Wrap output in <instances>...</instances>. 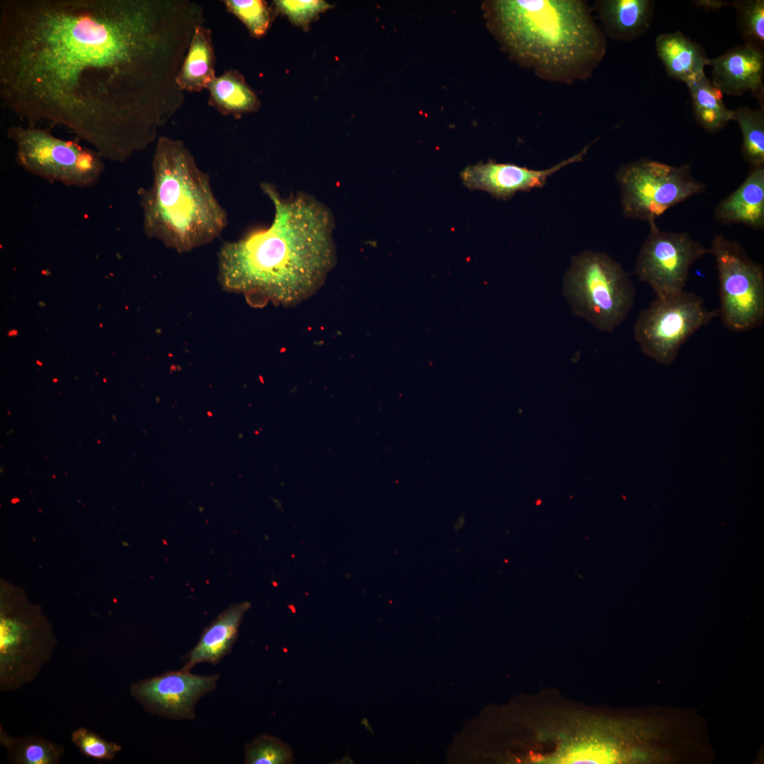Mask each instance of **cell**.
<instances>
[{"mask_svg":"<svg viewBox=\"0 0 764 764\" xmlns=\"http://www.w3.org/2000/svg\"><path fill=\"white\" fill-rule=\"evenodd\" d=\"M195 25L184 2L1 0V105L125 162L178 107L175 69Z\"/></svg>","mask_w":764,"mask_h":764,"instance_id":"1","label":"cell"},{"mask_svg":"<svg viewBox=\"0 0 764 764\" xmlns=\"http://www.w3.org/2000/svg\"><path fill=\"white\" fill-rule=\"evenodd\" d=\"M261 188L273 204L272 222L221 245L219 281L231 292L296 305L322 286L335 264L333 216L312 196L282 197L267 183Z\"/></svg>","mask_w":764,"mask_h":764,"instance_id":"2","label":"cell"},{"mask_svg":"<svg viewBox=\"0 0 764 764\" xmlns=\"http://www.w3.org/2000/svg\"><path fill=\"white\" fill-rule=\"evenodd\" d=\"M485 9L510 58L543 81H586L606 55V36L586 1L497 0Z\"/></svg>","mask_w":764,"mask_h":764,"instance_id":"3","label":"cell"},{"mask_svg":"<svg viewBox=\"0 0 764 764\" xmlns=\"http://www.w3.org/2000/svg\"><path fill=\"white\" fill-rule=\"evenodd\" d=\"M151 168V185L137 191L145 236L178 253L217 238L228 225L227 212L184 143L158 137Z\"/></svg>","mask_w":764,"mask_h":764,"instance_id":"4","label":"cell"},{"mask_svg":"<svg viewBox=\"0 0 764 764\" xmlns=\"http://www.w3.org/2000/svg\"><path fill=\"white\" fill-rule=\"evenodd\" d=\"M562 294L577 316L610 332L630 314L635 289L628 273L608 255L584 250L566 271Z\"/></svg>","mask_w":764,"mask_h":764,"instance_id":"5","label":"cell"},{"mask_svg":"<svg viewBox=\"0 0 764 764\" xmlns=\"http://www.w3.org/2000/svg\"><path fill=\"white\" fill-rule=\"evenodd\" d=\"M6 135L15 146L16 163L50 183L88 187L96 184L105 170V159L96 151L57 137L49 128L13 125Z\"/></svg>","mask_w":764,"mask_h":764,"instance_id":"6","label":"cell"},{"mask_svg":"<svg viewBox=\"0 0 764 764\" xmlns=\"http://www.w3.org/2000/svg\"><path fill=\"white\" fill-rule=\"evenodd\" d=\"M615 178L623 215L648 223L706 189L689 163L674 166L643 158L621 166Z\"/></svg>","mask_w":764,"mask_h":764,"instance_id":"7","label":"cell"},{"mask_svg":"<svg viewBox=\"0 0 764 764\" xmlns=\"http://www.w3.org/2000/svg\"><path fill=\"white\" fill-rule=\"evenodd\" d=\"M719 285V317L734 332H746L764 322V270L736 241L716 234L709 248Z\"/></svg>","mask_w":764,"mask_h":764,"instance_id":"8","label":"cell"},{"mask_svg":"<svg viewBox=\"0 0 764 764\" xmlns=\"http://www.w3.org/2000/svg\"><path fill=\"white\" fill-rule=\"evenodd\" d=\"M719 317L702 297L685 290L656 298L642 310L634 326L641 351L658 363L671 364L681 347L695 332Z\"/></svg>","mask_w":764,"mask_h":764,"instance_id":"9","label":"cell"},{"mask_svg":"<svg viewBox=\"0 0 764 764\" xmlns=\"http://www.w3.org/2000/svg\"><path fill=\"white\" fill-rule=\"evenodd\" d=\"M55 645L48 624L32 608L2 604L0 615V690L32 683L51 659Z\"/></svg>","mask_w":764,"mask_h":764,"instance_id":"10","label":"cell"},{"mask_svg":"<svg viewBox=\"0 0 764 764\" xmlns=\"http://www.w3.org/2000/svg\"><path fill=\"white\" fill-rule=\"evenodd\" d=\"M649 224L635 273L639 281L651 286L656 298L678 294L685 290L692 265L710 250L687 232L663 231L656 221Z\"/></svg>","mask_w":764,"mask_h":764,"instance_id":"11","label":"cell"},{"mask_svg":"<svg viewBox=\"0 0 764 764\" xmlns=\"http://www.w3.org/2000/svg\"><path fill=\"white\" fill-rule=\"evenodd\" d=\"M218 675L198 676L190 671H167L133 683L132 697L143 707L160 717L193 719L197 701L216 686Z\"/></svg>","mask_w":764,"mask_h":764,"instance_id":"12","label":"cell"},{"mask_svg":"<svg viewBox=\"0 0 764 764\" xmlns=\"http://www.w3.org/2000/svg\"><path fill=\"white\" fill-rule=\"evenodd\" d=\"M590 146L545 170L489 161L465 168L461 173V178L463 185L470 190L485 191L497 199L507 200L518 192L543 187L556 172L581 161Z\"/></svg>","mask_w":764,"mask_h":764,"instance_id":"13","label":"cell"},{"mask_svg":"<svg viewBox=\"0 0 764 764\" xmlns=\"http://www.w3.org/2000/svg\"><path fill=\"white\" fill-rule=\"evenodd\" d=\"M712 83L723 93L738 96L751 91L763 102L764 54L745 45L710 59Z\"/></svg>","mask_w":764,"mask_h":764,"instance_id":"14","label":"cell"},{"mask_svg":"<svg viewBox=\"0 0 764 764\" xmlns=\"http://www.w3.org/2000/svg\"><path fill=\"white\" fill-rule=\"evenodd\" d=\"M654 6V3L650 0H596L593 8L605 36L629 42L648 30Z\"/></svg>","mask_w":764,"mask_h":764,"instance_id":"15","label":"cell"},{"mask_svg":"<svg viewBox=\"0 0 764 764\" xmlns=\"http://www.w3.org/2000/svg\"><path fill=\"white\" fill-rule=\"evenodd\" d=\"M714 217L723 225L741 224L764 228V166L751 168L743 182L716 207Z\"/></svg>","mask_w":764,"mask_h":764,"instance_id":"16","label":"cell"},{"mask_svg":"<svg viewBox=\"0 0 764 764\" xmlns=\"http://www.w3.org/2000/svg\"><path fill=\"white\" fill-rule=\"evenodd\" d=\"M250 607V603L245 601L233 604L221 613L204 629L181 670L190 671L194 666L202 662L217 664L231 652L243 617Z\"/></svg>","mask_w":764,"mask_h":764,"instance_id":"17","label":"cell"},{"mask_svg":"<svg viewBox=\"0 0 764 764\" xmlns=\"http://www.w3.org/2000/svg\"><path fill=\"white\" fill-rule=\"evenodd\" d=\"M656 51L667 74L687 86L705 76L709 65L703 48L681 32L666 33L656 39Z\"/></svg>","mask_w":764,"mask_h":764,"instance_id":"18","label":"cell"},{"mask_svg":"<svg viewBox=\"0 0 764 764\" xmlns=\"http://www.w3.org/2000/svg\"><path fill=\"white\" fill-rule=\"evenodd\" d=\"M215 55L211 30L197 25L176 76V83L182 91L198 92L207 88L216 77Z\"/></svg>","mask_w":764,"mask_h":764,"instance_id":"19","label":"cell"},{"mask_svg":"<svg viewBox=\"0 0 764 764\" xmlns=\"http://www.w3.org/2000/svg\"><path fill=\"white\" fill-rule=\"evenodd\" d=\"M207 89L210 104L224 115L238 117L258 109V98L236 70L216 76Z\"/></svg>","mask_w":764,"mask_h":764,"instance_id":"20","label":"cell"},{"mask_svg":"<svg viewBox=\"0 0 764 764\" xmlns=\"http://www.w3.org/2000/svg\"><path fill=\"white\" fill-rule=\"evenodd\" d=\"M687 86L695 120L705 130L716 133L733 120V110L724 103L723 93L705 75Z\"/></svg>","mask_w":764,"mask_h":764,"instance_id":"21","label":"cell"},{"mask_svg":"<svg viewBox=\"0 0 764 764\" xmlns=\"http://www.w3.org/2000/svg\"><path fill=\"white\" fill-rule=\"evenodd\" d=\"M0 742L8 760L15 764H58L64 748L41 737H13L0 728Z\"/></svg>","mask_w":764,"mask_h":764,"instance_id":"22","label":"cell"},{"mask_svg":"<svg viewBox=\"0 0 764 764\" xmlns=\"http://www.w3.org/2000/svg\"><path fill=\"white\" fill-rule=\"evenodd\" d=\"M742 134V154L751 168L764 166V111L743 106L733 110Z\"/></svg>","mask_w":764,"mask_h":764,"instance_id":"23","label":"cell"},{"mask_svg":"<svg viewBox=\"0 0 764 764\" xmlns=\"http://www.w3.org/2000/svg\"><path fill=\"white\" fill-rule=\"evenodd\" d=\"M737 25L744 45L764 54V1H734Z\"/></svg>","mask_w":764,"mask_h":764,"instance_id":"24","label":"cell"},{"mask_svg":"<svg viewBox=\"0 0 764 764\" xmlns=\"http://www.w3.org/2000/svg\"><path fill=\"white\" fill-rule=\"evenodd\" d=\"M293 761L290 746L269 735H260L245 746L247 764H287Z\"/></svg>","mask_w":764,"mask_h":764,"instance_id":"25","label":"cell"},{"mask_svg":"<svg viewBox=\"0 0 764 764\" xmlns=\"http://www.w3.org/2000/svg\"><path fill=\"white\" fill-rule=\"evenodd\" d=\"M228 11L240 19L253 37L264 35L271 23V10L267 2L260 0H226Z\"/></svg>","mask_w":764,"mask_h":764,"instance_id":"26","label":"cell"},{"mask_svg":"<svg viewBox=\"0 0 764 764\" xmlns=\"http://www.w3.org/2000/svg\"><path fill=\"white\" fill-rule=\"evenodd\" d=\"M71 740L83 756L97 760H111L122 750L119 744L106 741L83 727L74 731Z\"/></svg>","mask_w":764,"mask_h":764,"instance_id":"27","label":"cell"},{"mask_svg":"<svg viewBox=\"0 0 764 764\" xmlns=\"http://www.w3.org/2000/svg\"><path fill=\"white\" fill-rule=\"evenodd\" d=\"M277 8L296 25L307 26L319 13L332 7L320 0H279L275 1Z\"/></svg>","mask_w":764,"mask_h":764,"instance_id":"28","label":"cell"},{"mask_svg":"<svg viewBox=\"0 0 764 764\" xmlns=\"http://www.w3.org/2000/svg\"><path fill=\"white\" fill-rule=\"evenodd\" d=\"M694 4H696L698 6H700L705 8L717 9L721 8L722 6L729 5L730 2L718 0H700L695 1Z\"/></svg>","mask_w":764,"mask_h":764,"instance_id":"29","label":"cell"}]
</instances>
